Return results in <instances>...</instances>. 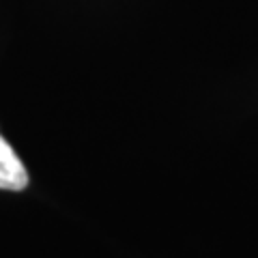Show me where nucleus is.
<instances>
[{
  "label": "nucleus",
  "mask_w": 258,
  "mask_h": 258,
  "mask_svg": "<svg viewBox=\"0 0 258 258\" xmlns=\"http://www.w3.org/2000/svg\"><path fill=\"white\" fill-rule=\"evenodd\" d=\"M28 185V172L13 147L0 136V189L22 191Z\"/></svg>",
  "instance_id": "nucleus-1"
}]
</instances>
